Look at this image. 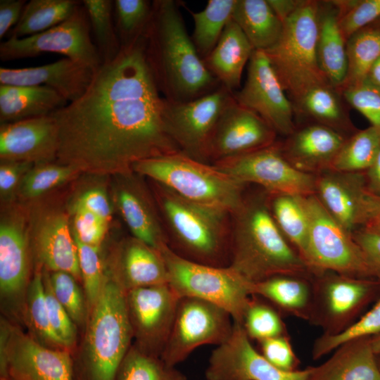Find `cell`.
<instances>
[{"mask_svg":"<svg viewBox=\"0 0 380 380\" xmlns=\"http://www.w3.org/2000/svg\"><path fill=\"white\" fill-rule=\"evenodd\" d=\"M32 230L34 253L42 266L46 271L65 272L81 279L68 215L59 209L46 210L34 219Z\"/></svg>","mask_w":380,"mask_h":380,"instance_id":"obj_23","label":"cell"},{"mask_svg":"<svg viewBox=\"0 0 380 380\" xmlns=\"http://www.w3.org/2000/svg\"><path fill=\"white\" fill-rule=\"evenodd\" d=\"M233 96L238 103L257 113L276 132H293L292 104L264 51H253L245 84Z\"/></svg>","mask_w":380,"mask_h":380,"instance_id":"obj_19","label":"cell"},{"mask_svg":"<svg viewBox=\"0 0 380 380\" xmlns=\"http://www.w3.org/2000/svg\"><path fill=\"white\" fill-rule=\"evenodd\" d=\"M299 105L309 115L329 125H338L344 114L334 88L321 85L312 88L303 97Z\"/></svg>","mask_w":380,"mask_h":380,"instance_id":"obj_47","label":"cell"},{"mask_svg":"<svg viewBox=\"0 0 380 380\" xmlns=\"http://www.w3.org/2000/svg\"><path fill=\"white\" fill-rule=\"evenodd\" d=\"M26 308L27 320L39 342L49 348L68 350L51 327L46 302L43 272L39 270L30 280L26 291Z\"/></svg>","mask_w":380,"mask_h":380,"instance_id":"obj_39","label":"cell"},{"mask_svg":"<svg viewBox=\"0 0 380 380\" xmlns=\"http://www.w3.org/2000/svg\"><path fill=\"white\" fill-rule=\"evenodd\" d=\"M1 376L12 380H75L69 350L46 347L17 330L1 336Z\"/></svg>","mask_w":380,"mask_h":380,"instance_id":"obj_16","label":"cell"},{"mask_svg":"<svg viewBox=\"0 0 380 380\" xmlns=\"http://www.w3.org/2000/svg\"><path fill=\"white\" fill-rule=\"evenodd\" d=\"M26 3L25 0L0 1V38L15 25L21 16Z\"/></svg>","mask_w":380,"mask_h":380,"instance_id":"obj_57","label":"cell"},{"mask_svg":"<svg viewBox=\"0 0 380 380\" xmlns=\"http://www.w3.org/2000/svg\"><path fill=\"white\" fill-rule=\"evenodd\" d=\"M34 164L13 160H1L0 194L4 199H8L18 191L25 175Z\"/></svg>","mask_w":380,"mask_h":380,"instance_id":"obj_54","label":"cell"},{"mask_svg":"<svg viewBox=\"0 0 380 380\" xmlns=\"http://www.w3.org/2000/svg\"><path fill=\"white\" fill-rule=\"evenodd\" d=\"M380 149V129L371 126L345 141L329 170L357 172L367 170Z\"/></svg>","mask_w":380,"mask_h":380,"instance_id":"obj_38","label":"cell"},{"mask_svg":"<svg viewBox=\"0 0 380 380\" xmlns=\"http://www.w3.org/2000/svg\"><path fill=\"white\" fill-rule=\"evenodd\" d=\"M179 299L168 284L126 292L137 348L147 354L161 356L173 326Z\"/></svg>","mask_w":380,"mask_h":380,"instance_id":"obj_15","label":"cell"},{"mask_svg":"<svg viewBox=\"0 0 380 380\" xmlns=\"http://www.w3.org/2000/svg\"><path fill=\"white\" fill-rule=\"evenodd\" d=\"M353 236L367 257L376 278L380 280V233L364 228L353 233Z\"/></svg>","mask_w":380,"mask_h":380,"instance_id":"obj_56","label":"cell"},{"mask_svg":"<svg viewBox=\"0 0 380 380\" xmlns=\"http://www.w3.org/2000/svg\"><path fill=\"white\" fill-rule=\"evenodd\" d=\"M316 178L318 198L336 221L353 234L380 212V197L373 194L360 172L326 170Z\"/></svg>","mask_w":380,"mask_h":380,"instance_id":"obj_17","label":"cell"},{"mask_svg":"<svg viewBox=\"0 0 380 380\" xmlns=\"http://www.w3.org/2000/svg\"><path fill=\"white\" fill-rule=\"evenodd\" d=\"M132 171L187 201L225 210L231 215L242 204L245 184L213 165L182 151L139 161Z\"/></svg>","mask_w":380,"mask_h":380,"instance_id":"obj_4","label":"cell"},{"mask_svg":"<svg viewBox=\"0 0 380 380\" xmlns=\"http://www.w3.org/2000/svg\"><path fill=\"white\" fill-rule=\"evenodd\" d=\"M248 338L260 341L288 334L281 313L261 297L251 295L241 323Z\"/></svg>","mask_w":380,"mask_h":380,"instance_id":"obj_41","label":"cell"},{"mask_svg":"<svg viewBox=\"0 0 380 380\" xmlns=\"http://www.w3.org/2000/svg\"><path fill=\"white\" fill-rule=\"evenodd\" d=\"M346 101L380 129V89L366 80L343 90Z\"/></svg>","mask_w":380,"mask_h":380,"instance_id":"obj_50","label":"cell"},{"mask_svg":"<svg viewBox=\"0 0 380 380\" xmlns=\"http://www.w3.org/2000/svg\"><path fill=\"white\" fill-rule=\"evenodd\" d=\"M72 234L82 243L99 248L108 232L109 222L82 208L72 206Z\"/></svg>","mask_w":380,"mask_h":380,"instance_id":"obj_51","label":"cell"},{"mask_svg":"<svg viewBox=\"0 0 380 380\" xmlns=\"http://www.w3.org/2000/svg\"><path fill=\"white\" fill-rule=\"evenodd\" d=\"M132 337L126 292L111 277L91 308L86 335L83 380H116Z\"/></svg>","mask_w":380,"mask_h":380,"instance_id":"obj_7","label":"cell"},{"mask_svg":"<svg viewBox=\"0 0 380 380\" xmlns=\"http://www.w3.org/2000/svg\"><path fill=\"white\" fill-rule=\"evenodd\" d=\"M307 369L306 380H380L370 337L347 341L324 362Z\"/></svg>","mask_w":380,"mask_h":380,"instance_id":"obj_26","label":"cell"},{"mask_svg":"<svg viewBox=\"0 0 380 380\" xmlns=\"http://www.w3.org/2000/svg\"><path fill=\"white\" fill-rule=\"evenodd\" d=\"M272 195L273 196L270 207L277 226L309 266V225L300 196L289 194Z\"/></svg>","mask_w":380,"mask_h":380,"instance_id":"obj_34","label":"cell"},{"mask_svg":"<svg viewBox=\"0 0 380 380\" xmlns=\"http://www.w3.org/2000/svg\"><path fill=\"white\" fill-rule=\"evenodd\" d=\"M253 51L244 33L232 18L203 62L221 85L234 93L240 87L243 68Z\"/></svg>","mask_w":380,"mask_h":380,"instance_id":"obj_29","label":"cell"},{"mask_svg":"<svg viewBox=\"0 0 380 380\" xmlns=\"http://www.w3.org/2000/svg\"><path fill=\"white\" fill-rule=\"evenodd\" d=\"M58 146V128L51 114L1 124V160L51 162L56 160Z\"/></svg>","mask_w":380,"mask_h":380,"instance_id":"obj_22","label":"cell"},{"mask_svg":"<svg viewBox=\"0 0 380 380\" xmlns=\"http://www.w3.org/2000/svg\"><path fill=\"white\" fill-rule=\"evenodd\" d=\"M380 332V296L375 304L348 329L329 336L322 334L314 342L312 359L317 360L334 350L343 343L356 338L370 337Z\"/></svg>","mask_w":380,"mask_h":380,"instance_id":"obj_44","label":"cell"},{"mask_svg":"<svg viewBox=\"0 0 380 380\" xmlns=\"http://www.w3.org/2000/svg\"><path fill=\"white\" fill-rule=\"evenodd\" d=\"M308 369L282 371L255 348L242 324L234 322L229 338L211 353L207 380H306Z\"/></svg>","mask_w":380,"mask_h":380,"instance_id":"obj_18","label":"cell"},{"mask_svg":"<svg viewBox=\"0 0 380 380\" xmlns=\"http://www.w3.org/2000/svg\"><path fill=\"white\" fill-rule=\"evenodd\" d=\"M276 132L257 113L234 98L224 107L210 140L207 159L213 163L274 144Z\"/></svg>","mask_w":380,"mask_h":380,"instance_id":"obj_20","label":"cell"},{"mask_svg":"<svg viewBox=\"0 0 380 380\" xmlns=\"http://www.w3.org/2000/svg\"><path fill=\"white\" fill-rule=\"evenodd\" d=\"M45 297L51 327L66 348L72 347L76 341L75 323L54 295L46 270L43 272Z\"/></svg>","mask_w":380,"mask_h":380,"instance_id":"obj_52","label":"cell"},{"mask_svg":"<svg viewBox=\"0 0 380 380\" xmlns=\"http://www.w3.org/2000/svg\"><path fill=\"white\" fill-rule=\"evenodd\" d=\"M365 229L380 233V212L379 214L365 227Z\"/></svg>","mask_w":380,"mask_h":380,"instance_id":"obj_62","label":"cell"},{"mask_svg":"<svg viewBox=\"0 0 380 380\" xmlns=\"http://www.w3.org/2000/svg\"><path fill=\"white\" fill-rule=\"evenodd\" d=\"M313 274H277L253 284L251 295L262 298L281 314L309 321L313 300Z\"/></svg>","mask_w":380,"mask_h":380,"instance_id":"obj_30","label":"cell"},{"mask_svg":"<svg viewBox=\"0 0 380 380\" xmlns=\"http://www.w3.org/2000/svg\"><path fill=\"white\" fill-rule=\"evenodd\" d=\"M232 19L254 50L266 51L279 39L283 23L267 0H236Z\"/></svg>","mask_w":380,"mask_h":380,"instance_id":"obj_32","label":"cell"},{"mask_svg":"<svg viewBox=\"0 0 380 380\" xmlns=\"http://www.w3.org/2000/svg\"><path fill=\"white\" fill-rule=\"evenodd\" d=\"M116 380H187L175 367L167 365L160 357L147 354L135 346L124 358Z\"/></svg>","mask_w":380,"mask_h":380,"instance_id":"obj_40","label":"cell"},{"mask_svg":"<svg viewBox=\"0 0 380 380\" xmlns=\"http://www.w3.org/2000/svg\"><path fill=\"white\" fill-rule=\"evenodd\" d=\"M366 80L380 89V57L371 67Z\"/></svg>","mask_w":380,"mask_h":380,"instance_id":"obj_60","label":"cell"},{"mask_svg":"<svg viewBox=\"0 0 380 380\" xmlns=\"http://www.w3.org/2000/svg\"><path fill=\"white\" fill-rule=\"evenodd\" d=\"M158 203L178 255L218 267L229 265V213L184 199L158 185Z\"/></svg>","mask_w":380,"mask_h":380,"instance_id":"obj_5","label":"cell"},{"mask_svg":"<svg viewBox=\"0 0 380 380\" xmlns=\"http://www.w3.org/2000/svg\"><path fill=\"white\" fill-rule=\"evenodd\" d=\"M160 251L167 270V284L179 298H196L217 305L241 324L252 283L229 265L218 267L188 260L168 244Z\"/></svg>","mask_w":380,"mask_h":380,"instance_id":"obj_8","label":"cell"},{"mask_svg":"<svg viewBox=\"0 0 380 380\" xmlns=\"http://www.w3.org/2000/svg\"><path fill=\"white\" fill-rule=\"evenodd\" d=\"M233 93L220 85L188 101L165 99L167 130L184 154L206 163L208 146L219 118Z\"/></svg>","mask_w":380,"mask_h":380,"instance_id":"obj_14","label":"cell"},{"mask_svg":"<svg viewBox=\"0 0 380 380\" xmlns=\"http://www.w3.org/2000/svg\"><path fill=\"white\" fill-rule=\"evenodd\" d=\"M132 172L122 175L124 180L116 192L117 206L134 237L160 250L168 244L167 237L148 194Z\"/></svg>","mask_w":380,"mask_h":380,"instance_id":"obj_27","label":"cell"},{"mask_svg":"<svg viewBox=\"0 0 380 380\" xmlns=\"http://www.w3.org/2000/svg\"><path fill=\"white\" fill-rule=\"evenodd\" d=\"M311 324L334 336L348 329L363 309L380 296V280L323 271L313 274Z\"/></svg>","mask_w":380,"mask_h":380,"instance_id":"obj_10","label":"cell"},{"mask_svg":"<svg viewBox=\"0 0 380 380\" xmlns=\"http://www.w3.org/2000/svg\"><path fill=\"white\" fill-rule=\"evenodd\" d=\"M79 173L75 167L58 163L36 164L25 175L18 193L24 199H35L76 177Z\"/></svg>","mask_w":380,"mask_h":380,"instance_id":"obj_42","label":"cell"},{"mask_svg":"<svg viewBox=\"0 0 380 380\" xmlns=\"http://www.w3.org/2000/svg\"><path fill=\"white\" fill-rule=\"evenodd\" d=\"M51 289L73 322L82 324L86 316L84 300L76 279L65 272L46 270Z\"/></svg>","mask_w":380,"mask_h":380,"instance_id":"obj_49","label":"cell"},{"mask_svg":"<svg viewBox=\"0 0 380 380\" xmlns=\"http://www.w3.org/2000/svg\"><path fill=\"white\" fill-rule=\"evenodd\" d=\"M78 253L81 279L89 305L98 300L108 278L104 275L99 248L84 244L74 236Z\"/></svg>","mask_w":380,"mask_h":380,"instance_id":"obj_48","label":"cell"},{"mask_svg":"<svg viewBox=\"0 0 380 380\" xmlns=\"http://www.w3.org/2000/svg\"><path fill=\"white\" fill-rule=\"evenodd\" d=\"M232 215L229 266L248 281L277 274H313L281 233L265 197L244 198Z\"/></svg>","mask_w":380,"mask_h":380,"instance_id":"obj_3","label":"cell"},{"mask_svg":"<svg viewBox=\"0 0 380 380\" xmlns=\"http://www.w3.org/2000/svg\"><path fill=\"white\" fill-rule=\"evenodd\" d=\"M0 380H12L8 376H1Z\"/></svg>","mask_w":380,"mask_h":380,"instance_id":"obj_63","label":"cell"},{"mask_svg":"<svg viewBox=\"0 0 380 380\" xmlns=\"http://www.w3.org/2000/svg\"><path fill=\"white\" fill-rule=\"evenodd\" d=\"M319 13L316 1H302L283 22L279 40L264 51L284 89L298 104L312 88L330 85L317 58Z\"/></svg>","mask_w":380,"mask_h":380,"instance_id":"obj_6","label":"cell"},{"mask_svg":"<svg viewBox=\"0 0 380 380\" xmlns=\"http://www.w3.org/2000/svg\"><path fill=\"white\" fill-rule=\"evenodd\" d=\"M346 49L347 73L341 88L343 90L365 81L380 57V28L357 32L346 41Z\"/></svg>","mask_w":380,"mask_h":380,"instance_id":"obj_37","label":"cell"},{"mask_svg":"<svg viewBox=\"0 0 380 380\" xmlns=\"http://www.w3.org/2000/svg\"><path fill=\"white\" fill-rule=\"evenodd\" d=\"M309 225L308 265L313 274L331 271L350 277L376 279L367 257L315 194L300 196Z\"/></svg>","mask_w":380,"mask_h":380,"instance_id":"obj_9","label":"cell"},{"mask_svg":"<svg viewBox=\"0 0 380 380\" xmlns=\"http://www.w3.org/2000/svg\"><path fill=\"white\" fill-rule=\"evenodd\" d=\"M72 206L82 208L110 222L112 209L104 190L92 188L84 191L74 201Z\"/></svg>","mask_w":380,"mask_h":380,"instance_id":"obj_55","label":"cell"},{"mask_svg":"<svg viewBox=\"0 0 380 380\" xmlns=\"http://www.w3.org/2000/svg\"><path fill=\"white\" fill-rule=\"evenodd\" d=\"M160 93L144 34L121 45L81 97L51 114L58 128L56 163L122 175L139 161L181 151L167 130Z\"/></svg>","mask_w":380,"mask_h":380,"instance_id":"obj_1","label":"cell"},{"mask_svg":"<svg viewBox=\"0 0 380 380\" xmlns=\"http://www.w3.org/2000/svg\"><path fill=\"white\" fill-rule=\"evenodd\" d=\"M113 2L110 0L82 1L95 36L102 63L113 58L120 49V40L113 24Z\"/></svg>","mask_w":380,"mask_h":380,"instance_id":"obj_43","label":"cell"},{"mask_svg":"<svg viewBox=\"0 0 380 380\" xmlns=\"http://www.w3.org/2000/svg\"><path fill=\"white\" fill-rule=\"evenodd\" d=\"M113 6L120 46L144 34L151 18L152 3L146 0H116Z\"/></svg>","mask_w":380,"mask_h":380,"instance_id":"obj_45","label":"cell"},{"mask_svg":"<svg viewBox=\"0 0 380 380\" xmlns=\"http://www.w3.org/2000/svg\"><path fill=\"white\" fill-rule=\"evenodd\" d=\"M67 103L58 92L45 86L0 84V122L48 115Z\"/></svg>","mask_w":380,"mask_h":380,"instance_id":"obj_31","label":"cell"},{"mask_svg":"<svg viewBox=\"0 0 380 380\" xmlns=\"http://www.w3.org/2000/svg\"><path fill=\"white\" fill-rule=\"evenodd\" d=\"M272 10L283 23L299 6L302 1L267 0Z\"/></svg>","mask_w":380,"mask_h":380,"instance_id":"obj_58","label":"cell"},{"mask_svg":"<svg viewBox=\"0 0 380 380\" xmlns=\"http://www.w3.org/2000/svg\"><path fill=\"white\" fill-rule=\"evenodd\" d=\"M367 184L369 190L380 197V149L365 175Z\"/></svg>","mask_w":380,"mask_h":380,"instance_id":"obj_59","label":"cell"},{"mask_svg":"<svg viewBox=\"0 0 380 380\" xmlns=\"http://www.w3.org/2000/svg\"><path fill=\"white\" fill-rule=\"evenodd\" d=\"M25 213H4L0 223V289L1 297L17 300L30 284V228Z\"/></svg>","mask_w":380,"mask_h":380,"instance_id":"obj_21","label":"cell"},{"mask_svg":"<svg viewBox=\"0 0 380 380\" xmlns=\"http://www.w3.org/2000/svg\"><path fill=\"white\" fill-rule=\"evenodd\" d=\"M233 326L231 315L222 308L196 298H181L160 357L169 366L175 367L199 346L224 343Z\"/></svg>","mask_w":380,"mask_h":380,"instance_id":"obj_12","label":"cell"},{"mask_svg":"<svg viewBox=\"0 0 380 380\" xmlns=\"http://www.w3.org/2000/svg\"><path fill=\"white\" fill-rule=\"evenodd\" d=\"M346 42L338 23V11L329 10L319 15L317 44L318 62L329 84L341 88L347 73Z\"/></svg>","mask_w":380,"mask_h":380,"instance_id":"obj_33","label":"cell"},{"mask_svg":"<svg viewBox=\"0 0 380 380\" xmlns=\"http://www.w3.org/2000/svg\"><path fill=\"white\" fill-rule=\"evenodd\" d=\"M80 6L75 0H31L10 37L21 38L46 31L67 20Z\"/></svg>","mask_w":380,"mask_h":380,"instance_id":"obj_35","label":"cell"},{"mask_svg":"<svg viewBox=\"0 0 380 380\" xmlns=\"http://www.w3.org/2000/svg\"><path fill=\"white\" fill-rule=\"evenodd\" d=\"M236 0H208L201 11L190 10L194 28L191 39L201 58H205L218 42L232 18Z\"/></svg>","mask_w":380,"mask_h":380,"instance_id":"obj_36","label":"cell"},{"mask_svg":"<svg viewBox=\"0 0 380 380\" xmlns=\"http://www.w3.org/2000/svg\"><path fill=\"white\" fill-rule=\"evenodd\" d=\"M94 72L91 68L65 57L36 67H1L0 84L45 86L55 90L70 103L84 94Z\"/></svg>","mask_w":380,"mask_h":380,"instance_id":"obj_24","label":"cell"},{"mask_svg":"<svg viewBox=\"0 0 380 380\" xmlns=\"http://www.w3.org/2000/svg\"><path fill=\"white\" fill-rule=\"evenodd\" d=\"M378 366L380 369V355H376Z\"/></svg>","mask_w":380,"mask_h":380,"instance_id":"obj_64","label":"cell"},{"mask_svg":"<svg viewBox=\"0 0 380 380\" xmlns=\"http://www.w3.org/2000/svg\"><path fill=\"white\" fill-rule=\"evenodd\" d=\"M345 141L331 127L312 125L294 134L281 152L287 160L302 171H326L330 170Z\"/></svg>","mask_w":380,"mask_h":380,"instance_id":"obj_28","label":"cell"},{"mask_svg":"<svg viewBox=\"0 0 380 380\" xmlns=\"http://www.w3.org/2000/svg\"><path fill=\"white\" fill-rule=\"evenodd\" d=\"M144 36L148 61L167 100L191 101L221 85L198 53L177 1H153Z\"/></svg>","mask_w":380,"mask_h":380,"instance_id":"obj_2","label":"cell"},{"mask_svg":"<svg viewBox=\"0 0 380 380\" xmlns=\"http://www.w3.org/2000/svg\"><path fill=\"white\" fill-rule=\"evenodd\" d=\"M258 350L272 365L284 372L298 370L300 360L296 355L289 334L258 341Z\"/></svg>","mask_w":380,"mask_h":380,"instance_id":"obj_53","label":"cell"},{"mask_svg":"<svg viewBox=\"0 0 380 380\" xmlns=\"http://www.w3.org/2000/svg\"><path fill=\"white\" fill-rule=\"evenodd\" d=\"M44 53H59L94 70L102 63L96 46L90 37L87 11L80 6L61 23L39 34L10 37L0 44V59L4 61L37 56Z\"/></svg>","mask_w":380,"mask_h":380,"instance_id":"obj_11","label":"cell"},{"mask_svg":"<svg viewBox=\"0 0 380 380\" xmlns=\"http://www.w3.org/2000/svg\"><path fill=\"white\" fill-rule=\"evenodd\" d=\"M370 344L374 353L380 355V332L370 336Z\"/></svg>","mask_w":380,"mask_h":380,"instance_id":"obj_61","label":"cell"},{"mask_svg":"<svg viewBox=\"0 0 380 380\" xmlns=\"http://www.w3.org/2000/svg\"><path fill=\"white\" fill-rule=\"evenodd\" d=\"M338 23L346 42L368 23L380 17V0L335 1Z\"/></svg>","mask_w":380,"mask_h":380,"instance_id":"obj_46","label":"cell"},{"mask_svg":"<svg viewBox=\"0 0 380 380\" xmlns=\"http://www.w3.org/2000/svg\"><path fill=\"white\" fill-rule=\"evenodd\" d=\"M213 165L244 184L262 186L270 194L306 196L316 193V177L294 167L275 144Z\"/></svg>","mask_w":380,"mask_h":380,"instance_id":"obj_13","label":"cell"},{"mask_svg":"<svg viewBox=\"0 0 380 380\" xmlns=\"http://www.w3.org/2000/svg\"><path fill=\"white\" fill-rule=\"evenodd\" d=\"M112 277L125 292L167 284L166 265L160 250L133 237L120 246Z\"/></svg>","mask_w":380,"mask_h":380,"instance_id":"obj_25","label":"cell"}]
</instances>
